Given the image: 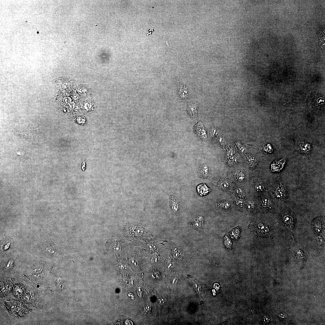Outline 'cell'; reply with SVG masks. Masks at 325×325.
Returning <instances> with one entry per match:
<instances>
[{"label": "cell", "mask_w": 325, "mask_h": 325, "mask_svg": "<svg viewBox=\"0 0 325 325\" xmlns=\"http://www.w3.org/2000/svg\"><path fill=\"white\" fill-rule=\"evenodd\" d=\"M307 104L309 109L317 114H322L325 111V99L321 94L314 93L308 97Z\"/></svg>", "instance_id": "6da1fadb"}, {"label": "cell", "mask_w": 325, "mask_h": 325, "mask_svg": "<svg viewBox=\"0 0 325 325\" xmlns=\"http://www.w3.org/2000/svg\"><path fill=\"white\" fill-rule=\"evenodd\" d=\"M273 194L275 198L279 201H284L288 199L289 194L287 186L281 179L278 180L274 184Z\"/></svg>", "instance_id": "7a4b0ae2"}, {"label": "cell", "mask_w": 325, "mask_h": 325, "mask_svg": "<svg viewBox=\"0 0 325 325\" xmlns=\"http://www.w3.org/2000/svg\"><path fill=\"white\" fill-rule=\"evenodd\" d=\"M251 227H253V231L258 235L266 236L270 233V228L265 224L260 223Z\"/></svg>", "instance_id": "3957f363"}, {"label": "cell", "mask_w": 325, "mask_h": 325, "mask_svg": "<svg viewBox=\"0 0 325 325\" xmlns=\"http://www.w3.org/2000/svg\"><path fill=\"white\" fill-rule=\"evenodd\" d=\"M283 221L287 225H291L294 223L295 218L293 214L288 211L285 212L282 216Z\"/></svg>", "instance_id": "277c9868"}, {"label": "cell", "mask_w": 325, "mask_h": 325, "mask_svg": "<svg viewBox=\"0 0 325 325\" xmlns=\"http://www.w3.org/2000/svg\"><path fill=\"white\" fill-rule=\"evenodd\" d=\"M262 207L265 210H270L273 208L274 204L272 200L268 197L265 196L261 201Z\"/></svg>", "instance_id": "5b68a950"}, {"label": "cell", "mask_w": 325, "mask_h": 325, "mask_svg": "<svg viewBox=\"0 0 325 325\" xmlns=\"http://www.w3.org/2000/svg\"><path fill=\"white\" fill-rule=\"evenodd\" d=\"M198 176L202 179L208 178L210 176V172L208 166L205 165L201 167L198 172Z\"/></svg>", "instance_id": "8992f818"}, {"label": "cell", "mask_w": 325, "mask_h": 325, "mask_svg": "<svg viewBox=\"0 0 325 325\" xmlns=\"http://www.w3.org/2000/svg\"><path fill=\"white\" fill-rule=\"evenodd\" d=\"M201 122H199L197 124L195 128V131L199 136L205 139L206 137V131Z\"/></svg>", "instance_id": "52a82bcc"}, {"label": "cell", "mask_w": 325, "mask_h": 325, "mask_svg": "<svg viewBox=\"0 0 325 325\" xmlns=\"http://www.w3.org/2000/svg\"><path fill=\"white\" fill-rule=\"evenodd\" d=\"M215 206L220 208L223 210L229 211L230 210L231 208V205L230 202L228 201H224L215 203L214 204Z\"/></svg>", "instance_id": "ba28073f"}, {"label": "cell", "mask_w": 325, "mask_h": 325, "mask_svg": "<svg viewBox=\"0 0 325 325\" xmlns=\"http://www.w3.org/2000/svg\"><path fill=\"white\" fill-rule=\"evenodd\" d=\"M135 224H133V225L130 226V231L133 235L140 236L142 233L143 229L141 227L140 225H135Z\"/></svg>", "instance_id": "9c48e42d"}, {"label": "cell", "mask_w": 325, "mask_h": 325, "mask_svg": "<svg viewBox=\"0 0 325 325\" xmlns=\"http://www.w3.org/2000/svg\"><path fill=\"white\" fill-rule=\"evenodd\" d=\"M217 185L222 190L225 191L228 190L230 188V182L225 179H221L218 182Z\"/></svg>", "instance_id": "30bf717a"}, {"label": "cell", "mask_w": 325, "mask_h": 325, "mask_svg": "<svg viewBox=\"0 0 325 325\" xmlns=\"http://www.w3.org/2000/svg\"><path fill=\"white\" fill-rule=\"evenodd\" d=\"M210 190V189L204 183L200 184L197 187L198 193L201 196L206 195Z\"/></svg>", "instance_id": "8fae6325"}, {"label": "cell", "mask_w": 325, "mask_h": 325, "mask_svg": "<svg viewBox=\"0 0 325 325\" xmlns=\"http://www.w3.org/2000/svg\"><path fill=\"white\" fill-rule=\"evenodd\" d=\"M188 111L193 119H195L197 117V111L196 104L195 103L190 104L187 108Z\"/></svg>", "instance_id": "7c38bea8"}, {"label": "cell", "mask_w": 325, "mask_h": 325, "mask_svg": "<svg viewBox=\"0 0 325 325\" xmlns=\"http://www.w3.org/2000/svg\"><path fill=\"white\" fill-rule=\"evenodd\" d=\"M241 232V229L239 227L234 228L230 233L231 237L233 240H238L240 237Z\"/></svg>", "instance_id": "4fadbf2b"}, {"label": "cell", "mask_w": 325, "mask_h": 325, "mask_svg": "<svg viewBox=\"0 0 325 325\" xmlns=\"http://www.w3.org/2000/svg\"><path fill=\"white\" fill-rule=\"evenodd\" d=\"M299 147L300 151L305 154L309 153L311 149V147L310 145L304 143L300 144Z\"/></svg>", "instance_id": "5bb4252c"}, {"label": "cell", "mask_w": 325, "mask_h": 325, "mask_svg": "<svg viewBox=\"0 0 325 325\" xmlns=\"http://www.w3.org/2000/svg\"><path fill=\"white\" fill-rule=\"evenodd\" d=\"M170 201L171 207L174 212H176L178 211L179 208V202L175 197L171 196L170 198Z\"/></svg>", "instance_id": "9a60e30c"}, {"label": "cell", "mask_w": 325, "mask_h": 325, "mask_svg": "<svg viewBox=\"0 0 325 325\" xmlns=\"http://www.w3.org/2000/svg\"><path fill=\"white\" fill-rule=\"evenodd\" d=\"M236 208L239 210H242L244 208L245 201L244 199L239 198L236 199L234 201Z\"/></svg>", "instance_id": "2e32d148"}, {"label": "cell", "mask_w": 325, "mask_h": 325, "mask_svg": "<svg viewBox=\"0 0 325 325\" xmlns=\"http://www.w3.org/2000/svg\"><path fill=\"white\" fill-rule=\"evenodd\" d=\"M247 160L249 166L251 168L253 169L256 166L257 160L253 157L251 156H248L247 157Z\"/></svg>", "instance_id": "e0dca14e"}, {"label": "cell", "mask_w": 325, "mask_h": 325, "mask_svg": "<svg viewBox=\"0 0 325 325\" xmlns=\"http://www.w3.org/2000/svg\"><path fill=\"white\" fill-rule=\"evenodd\" d=\"M180 94L182 98H185L187 97L188 95V91L187 90L186 87L181 84H180Z\"/></svg>", "instance_id": "ac0fdd59"}, {"label": "cell", "mask_w": 325, "mask_h": 325, "mask_svg": "<svg viewBox=\"0 0 325 325\" xmlns=\"http://www.w3.org/2000/svg\"><path fill=\"white\" fill-rule=\"evenodd\" d=\"M235 179L239 182L244 181L245 178V175L244 173L241 171H238L236 172L234 175Z\"/></svg>", "instance_id": "d6986e66"}, {"label": "cell", "mask_w": 325, "mask_h": 325, "mask_svg": "<svg viewBox=\"0 0 325 325\" xmlns=\"http://www.w3.org/2000/svg\"><path fill=\"white\" fill-rule=\"evenodd\" d=\"M224 243L226 248L229 249H231L232 243L230 239L225 235L224 237Z\"/></svg>", "instance_id": "ffe728a7"}, {"label": "cell", "mask_w": 325, "mask_h": 325, "mask_svg": "<svg viewBox=\"0 0 325 325\" xmlns=\"http://www.w3.org/2000/svg\"><path fill=\"white\" fill-rule=\"evenodd\" d=\"M255 189L258 192L263 191L265 189L264 184L261 182H258L256 183L255 185Z\"/></svg>", "instance_id": "44dd1931"}, {"label": "cell", "mask_w": 325, "mask_h": 325, "mask_svg": "<svg viewBox=\"0 0 325 325\" xmlns=\"http://www.w3.org/2000/svg\"><path fill=\"white\" fill-rule=\"evenodd\" d=\"M235 193L239 198L244 199L246 196V194L244 191L240 188L236 189L235 191Z\"/></svg>", "instance_id": "7402d4cb"}, {"label": "cell", "mask_w": 325, "mask_h": 325, "mask_svg": "<svg viewBox=\"0 0 325 325\" xmlns=\"http://www.w3.org/2000/svg\"><path fill=\"white\" fill-rule=\"evenodd\" d=\"M6 239L3 242V244L2 245V249L3 251L6 250L11 245V239Z\"/></svg>", "instance_id": "603a6c76"}, {"label": "cell", "mask_w": 325, "mask_h": 325, "mask_svg": "<svg viewBox=\"0 0 325 325\" xmlns=\"http://www.w3.org/2000/svg\"><path fill=\"white\" fill-rule=\"evenodd\" d=\"M254 207V205L252 202L249 201L247 202L246 204V208L248 211H253Z\"/></svg>", "instance_id": "cb8c5ba5"}, {"label": "cell", "mask_w": 325, "mask_h": 325, "mask_svg": "<svg viewBox=\"0 0 325 325\" xmlns=\"http://www.w3.org/2000/svg\"><path fill=\"white\" fill-rule=\"evenodd\" d=\"M216 130L215 128H215H213L212 129V133H211V134H212L211 135H212V137H213L214 135H215V134L216 132Z\"/></svg>", "instance_id": "d4e9b609"}, {"label": "cell", "mask_w": 325, "mask_h": 325, "mask_svg": "<svg viewBox=\"0 0 325 325\" xmlns=\"http://www.w3.org/2000/svg\"><path fill=\"white\" fill-rule=\"evenodd\" d=\"M40 287V285H37L36 286V287L37 288H39V287Z\"/></svg>", "instance_id": "484cf974"}]
</instances>
